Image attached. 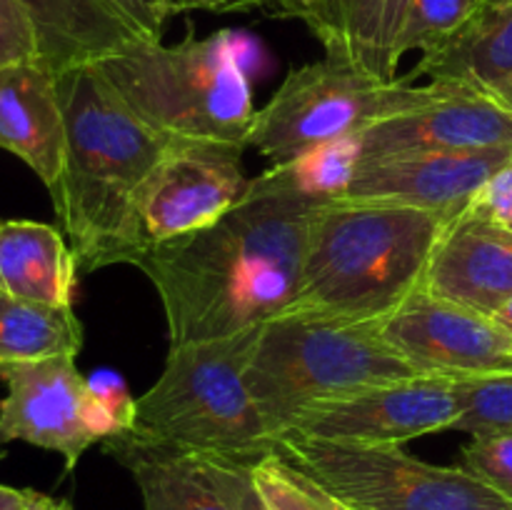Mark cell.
<instances>
[{
  "mask_svg": "<svg viewBox=\"0 0 512 510\" xmlns=\"http://www.w3.org/2000/svg\"><path fill=\"white\" fill-rule=\"evenodd\" d=\"M323 205L273 165L218 220L145 250L135 268L163 303L170 345L225 338L288 313Z\"/></svg>",
  "mask_w": 512,
  "mask_h": 510,
  "instance_id": "6da1fadb",
  "label": "cell"
},
{
  "mask_svg": "<svg viewBox=\"0 0 512 510\" xmlns=\"http://www.w3.org/2000/svg\"><path fill=\"white\" fill-rule=\"evenodd\" d=\"M65 153L58 183L48 190L80 273L135 265L143 253L135 198L168 148L115 95L93 63L58 73Z\"/></svg>",
  "mask_w": 512,
  "mask_h": 510,
  "instance_id": "7a4b0ae2",
  "label": "cell"
},
{
  "mask_svg": "<svg viewBox=\"0 0 512 510\" xmlns=\"http://www.w3.org/2000/svg\"><path fill=\"white\" fill-rule=\"evenodd\" d=\"M453 215L398 203L335 200L315 213L288 313L383 325L425 288Z\"/></svg>",
  "mask_w": 512,
  "mask_h": 510,
  "instance_id": "3957f363",
  "label": "cell"
},
{
  "mask_svg": "<svg viewBox=\"0 0 512 510\" xmlns=\"http://www.w3.org/2000/svg\"><path fill=\"white\" fill-rule=\"evenodd\" d=\"M243 45L245 33L235 30L188 35L175 45L138 40L93 65L115 95L165 138L248 148L258 110Z\"/></svg>",
  "mask_w": 512,
  "mask_h": 510,
  "instance_id": "277c9868",
  "label": "cell"
},
{
  "mask_svg": "<svg viewBox=\"0 0 512 510\" xmlns=\"http://www.w3.org/2000/svg\"><path fill=\"white\" fill-rule=\"evenodd\" d=\"M258 328L170 345L163 373L135 400L130 433L198 455L258 463L275 438L245 383Z\"/></svg>",
  "mask_w": 512,
  "mask_h": 510,
  "instance_id": "5b68a950",
  "label": "cell"
},
{
  "mask_svg": "<svg viewBox=\"0 0 512 510\" xmlns=\"http://www.w3.org/2000/svg\"><path fill=\"white\" fill-rule=\"evenodd\" d=\"M423 375L385 343L380 325L283 313L260 325L245 383L278 440L320 400Z\"/></svg>",
  "mask_w": 512,
  "mask_h": 510,
  "instance_id": "8992f818",
  "label": "cell"
},
{
  "mask_svg": "<svg viewBox=\"0 0 512 510\" xmlns=\"http://www.w3.org/2000/svg\"><path fill=\"white\" fill-rule=\"evenodd\" d=\"M445 90L448 83L435 80L385 83L358 65L325 55L285 75L273 98L255 113L250 148L273 165L288 163L315 145L360 135L390 115L433 103Z\"/></svg>",
  "mask_w": 512,
  "mask_h": 510,
  "instance_id": "52a82bcc",
  "label": "cell"
},
{
  "mask_svg": "<svg viewBox=\"0 0 512 510\" xmlns=\"http://www.w3.org/2000/svg\"><path fill=\"white\" fill-rule=\"evenodd\" d=\"M275 453L318 480L350 510H512L460 465L425 463L400 445L338 443L285 433Z\"/></svg>",
  "mask_w": 512,
  "mask_h": 510,
  "instance_id": "ba28073f",
  "label": "cell"
},
{
  "mask_svg": "<svg viewBox=\"0 0 512 510\" xmlns=\"http://www.w3.org/2000/svg\"><path fill=\"white\" fill-rule=\"evenodd\" d=\"M243 153L245 145L238 143L170 138L135 198L143 253L205 228L233 208L253 180L245 175Z\"/></svg>",
  "mask_w": 512,
  "mask_h": 510,
  "instance_id": "9c48e42d",
  "label": "cell"
},
{
  "mask_svg": "<svg viewBox=\"0 0 512 510\" xmlns=\"http://www.w3.org/2000/svg\"><path fill=\"white\" fill-rule=\"evenodd\" d=\"M458 415L455 378L423 373L320 400L305 408L285 433L338 443L403 445L423 435L453 430Z\"/></svg>",
  "mask_w": 512,
  "mask_h": 510,
  "instance_id": "30bf717a",
  "label": "cell"
},
{
  "mask_svg": "<svg viewBox=\"0 0 512 510\" xmlns=\"http://www.w3.org/2000/svg\"><path fill=\"white\" fill-rule=\"evenodd\" d=\"M385 343L418 373H512V333L493 315L420 290L380 325Z\"/></svg>",
  "mask_w": 512,
  "mask_h": 510,
  "instance_id": "8fae6325",
  "label": "cell"
},
{
  "mask_svg": "<svg viewBox=\"0 0 512 510\" xmlns=\"http://www.w3.org/2000/svg\"><path fill=\"white\" fill-rule=\"evenodd\" d=\"M5 395L0 400V448L13 440L63 455L73 470L90 445L98 443L88 428V378L73 355L0 365Z\"/></svg>",
  "mask_w": 512,
  "mask_h": 510,
  "instance_id": "7c38bea8",
  "label": "cell"
},
{
  "mask_svg": "<svg viewBox=\"0 0 512 510\" xmlns=\"http://www.w3.org/2000/svg\"><path fill=\"white\" fill-rule=\"evenodd\" d=\"M510 160L512 148L363 158L343 200L413 205L458 218Z\"/></svg>",
  "mask_w": 512,
  "mask_h": 510,
  "instance_id": "4fadbf2b",
  "label": "cell"
},
{
  "mask_svg": "<svg viewBox=\"0 0 512 510\" xmlns=\"http://www.w3.org/2000/svg\"><path fill=\"white\" fill-rule=\"evenodd\" d=\"M360 143L363 158L512 148V113L480 90L448 83L433 103L370 125Z\"/></svg>",
  "mask_w": 512,
  "mask_h": 510,
  "instance_id": "5bb4252c",
  "label": "cell"
},
{
  "mask_svg": "<svg viewBox=\"0 0 512 510\" xmlns=\"http://www.w3.org/2000/svg\"><path fill=\"white\" fill-rule=\"evenodd\" d=\"M413 0H268L273 18L300 20L328 58L358 65L365 73L398 80V40Z\"/></svg>",
  "mask_w": 512,
  "mask_h": 510,
  "instance_id": "9a60e30c",
  "label": "cell"
},
{
  "mask_svg": "<svg viewBox=\"0 0 512 510\" xmlns=\"http://www.w3.org/2000/svg\"><path fill=\"white\" fill-rule=\"evenodd\" d=\"M483 315L512 298V230L465 210L440 238L425 288Z\"/></svg>",
  "mask_w": 512,
  "mask_h": 510,
  "instance_id": "2e32d148",
  "label": "cell"
},
{
  "mask_svg": "<svg viewBox=\"0 0 512 510\" xmlns=\"http://www.w3.org/2000/svg\"><path fill=\"white\" fill-rule=\"evenodd\" d=\"M0 148L18 155L48 190L58 183L65 118L58 73L40 58L0 68Z\"/></svg>",
  "mask_w": 512,
  "mask_h": 510,
  "instance_id": "e0dca14e",
  "label": "cell"
},
{
  "mask_svg": "<svg viewBox=\"0 0 512 510\" xmlns=\"http://www.w3.org/2000/svg\"><path fill=\"white\" fill-rule=\"evenodd\" d=\"M38 38V58L55 73L98 63L140 38L108 0H18Z\"/></svg>",
  "mask_w": 512,
  "mask_h": 510,
  "instance_id": "ac0fdd59",
  "label": "cell"
},
{
  "mask_svg": "<svg viewBox=\"0 0 512 510\" xmlns=\"http://www.w3.org/2000/svg\"><path fill=\"white\" fill-rule=\"evenodd\" d=\"M428 75L435 83H453L490 93L512 75V0H480L468 23L423 53V60L405 75L413 83Z\"/></svg>",
  "mask_w": 512,
  "mask_h": 510,
  "instance_id": "d6986e66",
  "label": "cell"
},
{
  "mask_svg": "<svg viewBox=\"0 0 512 510\" xmlns=\"http://www.w3.org/2000/svg\"><path fill=\"white\" fill-rule=\"evenodd\" d=\"M78 260L58 228L38 220L0 223V293L50 308H73Z\"/></svg>",
  "mask_w": 512,
  "mask_h": 510,
  "instance_id": "ffe728a7",
  "label": "cell"
},
{
  "mask_svg": "<svg viewBox=\"0 0 512 510\" xmlns=\"http://www.w3.org/2000/svg\"><path fill=\"white\" fill-rule=\"evenodd\" d=\"M103 445L133 473L145 510H233L198 453L140 438L130 430Z\"/></svg>",
  "mask_w": 512,
  "mask_h": 510,
  "instance_id": "44dd1931",
  "label": "cell"
},
{
  "mask_svg": "<svg viewBox=\"0 0 512 510\" xmlns=\"http://www.w3.org/2000/svg\"><path fill=\"white\" fill-rule=\"evenodd\" d=\"M83 323L73 308H50L0 293V365L78 355Z\"/></svg>",
  "mask_w": 512,
  "mask_h": 510,
  "instance_id": "7402d4cb",
  "label": "cell"
},
{
  "mask_svg": "<svg viewBox=\"0 0 512 510\" xmlns=\"http://www.w3.org/2000/svg\"><path fill=\"white\" fill-rule=\"evenodd\" d=\"M360 160H363L360 135H345V138L315 145L298 158L275 165V168L295 190L308 198L335 203L348 193Z\"/></svg>",
  "mask_w": 512,
  "mask_h": 510,
  "instance_id": "603a6c76",
  "label": "cell"
},
{
  "mask_svg": "<svg viewBox=\"0 0 512 510\" xmlns=\"http://www.w3.org/2000/svg\"><path fill=\"white\" fill-rule=\"evenodd\" d=\"M460 415L453 430L470 435L512 433V373L455 378Z\"/></svg>",
  "mask_w": 512,
  "mask_h": 510,
  "instance_id": "cb8c5ba5",
  "label": "cell"
},
{
  "mask_svg": "<svg viewBox=\"0 0 512 510\" xmlns=\"http://www.w3.org/2000/svg\"><path fill=\"white\" fill-rule=\"evenodd\" d=\"M253 480L268 510H350L275 450L253 463Z\"/></svg>",
  "mask_w": 512,
  "mask_h": 510,
  "instance_id": "d4e9b609",
  "label": "cell"
},
{
  "mask_svg": "<svg viewBox=\"0 0 512 510\" xmlns=\"http://www.w3.org/2000/svg\"><path fill=\"white\" fill-rule=\"evenodd\" d=\"M480 0H413L398 40V58L410 50L428 53L430 48L458 33Z\"/></svg>",
  "mask_w": 512,
  "mask_h": 510,
  "instance_id": "484cf974",
  "label": "cell"
},
{
  "mask_svg": "<svg viewBox=\"0 0 512 510\" xmlns=\"http://www.w3.org/2000/svg\"><path fill=\"white\" fill-rule=\"evenodd\" d=\"M460 468L512 503V433L473 435L460 450Z\"/></svg>",
  "mask_w": 512,
  "mask_h": 510,
  "instance_id": "4316f807",
  "label": "cell"
},
{
  "mask_svg": "<svg viewBox=\"0 0 512 510\" xmlns=\"http://www.w3.org/2000/svg\"><path fill=\"white\" fill-rule=\"evenodd\" d=\"M210 480L220 490L233 510H268L258 485L253 480L250 460L223 458V455H200Z\"/></svg>",
  "mask_w": 512,
  "mask_h": 510,
  "instance_id": "83f0119b",
  "label": "cell"
},
{
  "mask_svg": "<svg viewBox=\"0 0 512 510\" xmlns=\"http://www.w3.org/2000/svg\"><path fill=\"white\" fill-rule=\"evenodd\" d=\"M38 58V38L18 0H0V68Z\"/></svg>",
  "mask_w": 512,
  "mask_h": 510,
  "instance_id": "f1b7e54d",
  "label": "cell"
},
{
  "mask_svg": "<svg viewBox=\"0 0 512 510\" xmlns=\"http://www.w3.org/2000/svg\"><path fill=\"white\" fill-rule=\"evenodd\" d=\"M88 390L105 410L115 418V423L123 428V433L133 430L135 425V400L130 395L128 385H125L123 375L118 370L110 368H100L95 370L93 375L88 378Z\"/></svg>",
  "mask_w": 512,
  "mask_h": 510,
  "instance_id": "f546056e",
  "label": "cell"
},
{
  "mask_svg": "<svg viewBox=\"0 0 512 510\" xmlns=\"http://www.w3.org/2000/svg\"><path fill=\"white\" fill-rule=\"evenodd\" d=\"M120 15L130 23V28L148 43H160L165 23L175 15V0H108Z\"/></svg>",
  "mask_w": 512,
  "mask_h": 510,
  "instance_id": "4dcf8cb0",
  "label": "cell"
},
{
  "mask_svg": "<svg viewBox=\"0 0 512 510\" xmlns=\"http://www.w3.org/2000/svg\"><path fill=\"white\" fill-rule=\"evenodd\" d=\"M468 210L500 225L512 223V160L478 190Z\"/></svg>",
  "mask_w": 512,
  "mask_h": 510,
  "instance_id": "1f68e13d",
  "label": "cell"
},
{
  "mask_svg": "<svg viewBox=\"0 0 512 510\" xmlns=\"http://www.w3.org/2000/svg\"><path fill=\"white\" fill-rule=\"evenodd\" d=\"M268 0H175V10H208V13H248L265 10Z\"/></svg>",
  "mask_w": 512,
  "mask_h": 510,
  "instance_id": "d6a6232c",
  "label": "cell"
},
{
  "mask_svg": "<svg viewBox=\"0 0 512 510\" xmlns=\"http://www.w3.org/2000/svg\"><path fill=\"white\" fill-rule=\"evenodd\" d=\"M18 510H73L68 500H55L50 495L38 493V490H28V498L23 500Z\"/></svg>",
  "mask_w": 512,
  "mask_h": 510,
  "instance_id": "836d02e7",
  "label": "cell"
},
{
  "mask_svg": "<svg viewBox=\"0 0 512 510\" xmlns=\"http://www.w3.org/2000/svg\"><path fill=\"white\" fill-rule=\"evenodd\" d=\"M28 498V488H10L0 483V510H18Z\"/></svg>",
  "mask_w": 512,
  "mask_h": 510,
  "instance_id": "e575fe53",
  "label": "cell"
},
{
  "mask_svg": "<svg viewBox=\"0 0 512 510\" xmlns=\"http://www.w3.org/2000/svg\"><path fill=\"white\" fill-rule=\"evenodd\" d=\"M485 95H490L495 103H500L503 108H508L512 113V75H510V78H505L503 83L495 85V88L490 90V93H485Z\"/></svg>",
  "mask_w": 512,
  "mask_h": 510,
  "instance_id": "d590c367",
  "label": "cell"
},
{
  "mask_svg": "<svg viewBox=\"0 0 512 510\" xmlns=\"http://www.w3.org/2000/svg\"><path fill=\"white\" fill-rule=\"evenodd\" d=\"M493 318H495V320H498V323H500V325H503V328H508V330H510V333H512V298L508 300V303H505V305H503V308H500V310H498V313H495V315H493Z\"/></svg>",
  "mask_w": 512,
  "mask_h": 510,
  "instance_id": "8d00e7d4",
  "label": "cell"
},
{
  "mask_svg": "<svg viewBox=\"0 0 512 510\" xmlns=\"http://www.w3.org/2000/svg\"><path fill=\"white\" fill-rule=\"evenodd\" d=\"M0 458H3V448H0Z\"/></svg>",
  "mask_w": 512,
  "mask_h": 510,
  "instance_id": "74e56055",
  "label": "cell"
},
{
  "mask_svg": "<svg viewBox=\"0 0 512 510\" xmlns=\"http://www.w3.org/2000/svg\"><path fill=\"white\" fill-rule=\"evenodd\" d=\"M508 228H510V230H512V223H510V225H508Z\"/></svg>",
  "mask_w": 512,
  "mask_h": 510,
  "instance_id": "f35d334b",
  "label": "cell"
}]
</instances>
